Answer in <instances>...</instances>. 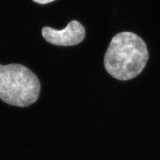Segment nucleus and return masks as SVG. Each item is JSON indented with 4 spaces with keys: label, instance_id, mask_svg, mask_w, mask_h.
Instances as JSON below:
<instances>
[{
    "label": "nucleus",
    "instance_id": "1",
    "mask_svg": "<svg viewBox=\"0 0 160 160\" xmlns=\"http://www.w3.org/2000/svg\"><path fill=\"white\" fill-rule=\"evenodd\" d=\"M149 53L146 43L138 35L124 32L115 36L104 57L109 75L118 80L136 78L146 67Z\"/></svg>",
    "mask_w": 160,
    "mask_h": 160
},
{
    "label": "nucleus",
    "instance_id": "2",
    "mask_svg": "<svg viewBox=\"0 0 160 160\" xmlns=\"http://www.w3.org/2000/svg\"><path fill=\"white\" fill-rule=\"evenodd\" d=\"M41 85L31 70L18 63L0 64V99L9 105L27 107L36 102Z\"/></svg>",
    "mask_w": 160,
    "mask_h": 160
},
{
    "label": "nucleus",
    "instance_id": "3",
    "mask_svg": "<svg viewBox=\"0 0 160 160\" xmlns=\"http://www.w3.org/2000/svg\"><path fill=\"white\" fill-rule=\"evenodd\" d=\"M42 33L44 39L49 43L60 46H72L83 41L86 31L79 22L73 20L64 29L56 30L49 27H45Z\"/></svg>",
    "mask_w": 160,
    "mask_h": 160
},
{
    "label": "nucleus",
    "instance_id": "4",
    "mask_svg": "<svg viewBox=\"0 0 160 160\" xmlns=\"http://www.w3.org/2000/svg\"><path fill=\"white\" fill-rule=\"evenodd\" d=\"M33 1L39 4H47L55 1V0H33Z\"/></svg>",
    "mask_w": 160,
    "mask_h": 160
}]
</instances>
